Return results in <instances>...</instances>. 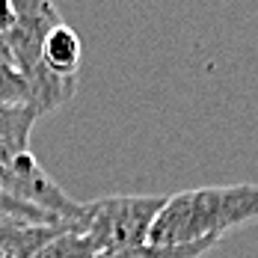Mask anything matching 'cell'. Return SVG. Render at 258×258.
Masks as SVG:
<instances>
[{"instance_id": "6da1fadb", "label": "cell", "mask_w": 258, "mask_h": 258, "mask_svg": "<svg viewBox=\"0 0 258 258\" xmlns=\"http://www.w3.org/2000/svg\"><path fill=\"white\" fill-rule=\"evenodd\" d=\"M258 220V184L193 187L166 196L149 240L152 243H196L223 237L232 229Z\"/></svg>"}, {"instance_id": "7a4b0ae2", "label": "cell", "mask_w": 258, "mask_h": 258, "mask_svg": "<svg viewBox=\"0 0 258 258\" xmlns=\"http://www.w3.org/2000/svg\"><path fill=\"white\" fill-rule=\"evenodd\" d=\"M166 196H104L95 202H83V217L78 226L89 234L101 252L131 249L149 243V234Z\"/></svg>"}, {"instance_id": "3957f363", "label": "cell", "mask_w": 258, "mask_h": 258, "mask_svg": "<svg viewBox=\"0 0 258 258\" xmlns=\"http://www.w3.org/2000/svg\"><path fill=\"white\" fill-rule=\"evenodd\" d=\"M0 184L9 193H15L18 199L48 211L62 223H75L78 226V220L83 217V202L69 199L66 190L42 169V163L33 157L30 149L9 157V160H0Z\"/></svg>"}, {"instance_id": "277c9868", "label": "cell", "mask_w": 258, "mask_h": 258, "mask_svg": "<svg viewBox=\"0 0 258 258\" xmlns=\"http://www.w3.org/2000/svg\"><path fill=\"white\" fill-rule=\"evenodd\" d=\"M75 223H24L0 220V258H33L53 234Z\"/></svg>"}, {"instance_id": "5b68a950", "label": "cell", "mask_w": 258, "mask_h": 258, "mask_svg": "<svg viewBox=\"0 0 258 258\" xmlns=\"http://www.w3.org/2000/svg\"><path fill=\"white\" fill-rule=\"evenodd\" d=\"M39 59L42 66L53 72V75H62V78H78L80 59H83V45H80V36L59 21L56 27L48 30V36L42 39V48H39Z\"/></svg>"}, {"instance_id": "8992f818", "label": "cell", "mask_w": 258, "mask_h": 258, "mask_svg": "<svg viewBox=\"0 0 258 258\" xmlns=\"http://www.w3.org/2000/svg\"><path fill=\"white\" fill-rule=\"evenodd\" d=\"M39 113L30 104H9L0 101V160L27 152L30 131L36 125Z\"/></svg>"}, {"instance_id": "52a82bcc", "label": "cell", "mask_w": 258, "mask_h": 258, "mask_svg": "<svg viewBox=\"0 0 258 258\" xmlns=\"http://www.w3.org/2000/svg\"><path fill=\"white\" fill-rule=\"evenodd\" d=\"M220 240L208 237V240H196V243H140L131 249H116V252H101L98 258H202L211 252Z\"/></svg>"}, {"instance_id": "ba28073f", "label": "cell", "mask_w": 258, "mask_h": 258, "mask_svg": "<svg viewBox=\"0 0 258 258\" xmlns=\"http://www.w3.org/2000/svg\"><path fill=\"white\" fill-rule=\"evenodd\" d=\"M98 255H101V249H98V243L89 234H83L75 226H66L59 234H53L33 258H98Z\"/></svg>"}, {"instance_id": "9c48e42d", "label": "cell", "mask_w": 258, "mask_h": 258, "mask_svg": "<svg viewBox=\"0 0 258 258\" xmlns=\"http://www.w3.org/2000/svg\"><path fill=\"white\" fill-rule=\"evenodd\" d=\"M0 220H24V223H62L53 214L42 211V208L30 205L24 199H18L15 193H9L0 184Z\"/></svg>"}]
</instances>
